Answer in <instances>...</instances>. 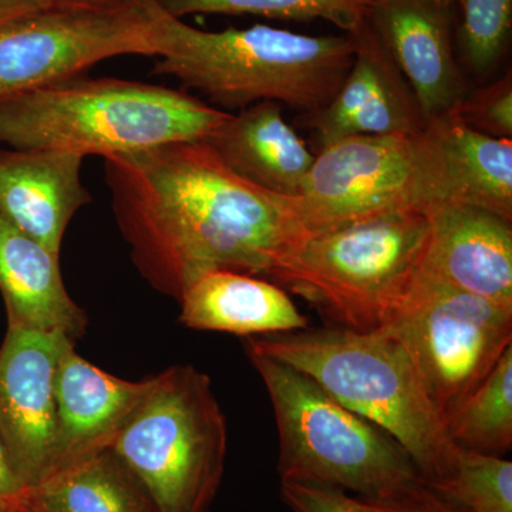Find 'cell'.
Instances as JSON below:
<instances>
[{
	"instance_id": "obj_1",
	"label": "cell",
	"mask_w": 512,
	"mask_h": 512,
	"mask_svg": "<svg viewBox=\"0 0 512 512\" xmlns=\"http://www.w3.org/2000/svg\"><path fill=\"white\" fill-rule=\"evenodd\" d=\"M131 259L148 284L180 301L200 276H266L302 237L286 198L248 183L204 141L104 158Z\"/></svg>"
},
{
	"instance_id": "obj_2",
	"label": "cell",
	"mask_w": 512,
	"mask_h": 512,
	"mask_svg": "<svg viewBox=\"0 0 512 512\" xmlns=\"http://www.w3.org/2000/svg\"><path fill=\"white\" fill-rule=\"evenodd\" d=\"M156 25L160 59L153 73L175 77L225 110L258 101L301 114L318 110L338 92L355 57L348 33L308 36L266 25L208 32L160 6Z\"/></svg>"
},
{
	"instance_id": "obj_3",
	"label": "cell",
	"mask_w": 512,
	"mask_h": 512,
	"mask_svg": "<svg viewBox=\"0 0 512 512\" xmlns=\"http://www.w3.org/2000/svg\"><path fill=\"white\" fill-rule=\"evenodd\" d=\"M229 116L160 84L70 77L0 103V143L103 158L200 141Z\"/></svg>"
},
{
	"instance_id": "obj_4",
	"label": "cell",
	"mask_w": 512,
	"mask_h": 512,
	"mask_svg": "<svg viewBox=\"0 0 512 512\" xmlns=\"http://www.w3.org/2000/svg\"><path fill=\"white\" fill-rule=\"evenodd\" d=\"M247 346L301 370L343 406L393 437L424 483H437L450 470L458 446L412 359L386 330L306 328L249 338Z\"/></svg>"
},
{
	"instance_id": "obj_5",
	"label": "cell",
	"mask_w": 512,
	"mask_h": 512,
	"mask_svg": "<svg viewBox=\"0 0 512 512\" xmlns=\"http://www.w3.org/2000/svg\"><path fill=\"white\" fill-rule=\"evenodd\" d=\"M429 212L407 211L302 235L268 278L298 293L335 326L386 328L419 279Z\"/></svg>"
},
{
	"instance_id": "obj_6",
	"label": "cell",
	"mask_w": 512,
	"mask_h": 512,
	"mask_svg": "<svg viewBox=\"0 0 512 512\" xmlns=\"http://www.w3.org/2000/svg\"><path fill=\"white\" fill-rule=\"evenodd\" d=\"M278 427L281 481L390 500L424 483L409 454L376 424L330 396L301 370L248 348Z\"/></svg>"
},
{
	"instance_id": "obj_7",
	"label": "cell",
	"mask_w": 512,
	"mask_h": 512,
	"mask_svg": "<svg viewBox=\"0 0 512 512\" xmlns=\"http://www.w3.org/2000/svg\"><path fill=\"white\" fill-rule=\"evenodd\" d=\"M302 235L394 212L463 202L433 127L417 134L350 137L320 148L296 197H285Z\"/></svg>"
},
{
	"instance_id": "obj_8",
	"label": "cell",
	"mask_w": 512,
	"mask_h": 512,
	"mask_svg": "<svg viewBox=\"0 0 512 512\" xmlns=\"http://www.w3.org/2000/svg\"><path fill=\"white\" fill-rule=\"evenodd\" d=\"M227 446V421L210 377L184 365L153 377L110 448L157 512H208L224 477Z\"/></svg>"
},
{
	"instance_id": "obj_9",
	"label": "cell",
	"mask_w": 512,
	"mask_h": 512,
	"mask_svg": "<svg viewBox=\"0 0 512 512\" xmlns=\"http://www.w3.org/2000/svg\"><path fill=\"white\" fill-rule=\"evenodd\" d=\"M380 330L406 350L446 421L512 345V308L420 274L396 318Z\"/></svg>"
},
{
	"instance_id": "obj_10",
	"label": "cell",
	"mask_w": 512,
	"mask_h": 512,
	"mask_svg": "<svg viewBox=\"0 0 512 512\" xmlns=\"http://www.w3.org/2000/svg\"><path fill=\"white\" fill-rule=\"evenodd\" d=\"M156 0L104 12L43 9L0 25V103L119 56H158Z\"/></svg>"
},
{
	"instance_id": "obj_11",
	"label": "cell",
	"mask_w": 512,
	"mask_h": 512,
	"mask_svg": "<svg viewBox=\"0 0 512 512\" xmlns=\"http://www.w3.org/2000/svg\"><path fill=\"white\" fill-rule=\"evenodd\" d=\"M72 345L63 333L9 323L0 348V443L26 488L52 473L56 372Z\"/></svg>"
},
{
	"instance_id": "obj_12",
	"label": "cell",
	"mask_w": 512,
	"mask_h": 512,
	"mask_svg": "<svg viewBox=\"0 0 512 512\" xmlns=\"http://www.w3.org/2000/svg\"><path fill=\"white\" fill-rule=\"evenodd\" d=\"M348 35L355 57L338 92L320 109L299 114L296 124L315 134L319 150L350 137L426 130L419 103L370 18Z\"/></svg>"
},
{
	"instance_id": "obj_13",
	"label": "cell",
	"mask_w": 512,
	"mask_h": 512,
	"mask_svg": "<svg viewBox=\"0 0 512 512\" xmlns=\"http://www.w3.org/2000/svg\"><path fill=\"white\" fill-rule=\"evenodd\" d=\"M427 212L430 238L420 274L512 308L511 222L458 201Z\"/></svg>"
},
{
	"instance_id": "obj_14",
	"label": "cell",
	"mask_w": 512,
	"mask_h": 512,
	"mask_svg": "<svg viewBox=\"0 0 512 512\" xmlns=\"http://www.w3.org/2000/svg\"><path fill=\"white\" fill-rule=\"evenodd\" d=\"M370 22L409 83L426 123L451 116L464 99V82L451 42L450 6L376 0Z\"/></svg>"
},
{
	"instance_id": "obj_15",
	"label": "cell",
	"mask_w": 512,
	"mask_h": 512,
	"mask_svg": "<svg viewBox=\"0 0 512 512\" xmlns=\"http://www.w3.org/2000/svg\"><path fill=\"white\" fill-rule=\"evenodd\" d=\"M153 387L127 382L64 350L56 372V441L52 474L107 450Z\"/></svg>"
},
{
	"instance_id": "obj_16",
	"label": "cell",
	"mask_w": 512,
	"mask_h": 512,
	"mask_svg": "<svg viewBox=\"0 0 512 512\" xmlns=\"http://www.w3.org/2000/svg\"><path fill=\"white\" fill-rule=\"evenodd\" d=\"M83 156L59 150H0V217L60 255L64 232L92 201Z\"/></svg>"
},
{
	"instance_id": "obj_17",
	"label": "cell",
	"mask_w": 512,
	"mask_h": 512,
	"mask_svg": "<svg viewBox=\"0 0 512 512\" xmlns=\"http://www.w3.org/2000/svg\"><path fill=\"white\" fill-rule=\"evenodd\" d=\"M218 158L248 183L281 197H296L315 161L308 144L275 101H258L204 138Z\"/></svg>"
},
{
	"instance_id": "obj_18",
	"label": "cell",
	"mask_w": 512,
	"mask_h": 512,
	"mask_svg": "<svg viewBox=\"0 0 512 512\" xmlns=\"http://www.w3.org/2000/svg\"><path fill=\"white\" fill-rule=\"evenodd\" d=\"M181 323L187 328L232 335H279L308 328V316L299 311L281 286L242 272H208L183 293Z\"/></svg>"
},
{
	"instance_id": "obj_19",
	"label": "cell",
	"mask_w": 512,
	"mask_h": 512,
	"mask_svg": "<svg viewBox=\"0 0 512 512\" xmlns=\"http://www.w3.org/2000/svg\"><path fill=\"white\" fill-rule=\"evenodd\" d=\"M0 292L9 323L59 332L76 340L86 330L83 309L64 286L60 255L0 217Z\"/></svg>"
},
{
	"instance_id": "obj_20",
	"label": "cell",
	"mask_w": 512,
	"mask_h": 512,
	"mask_svg": "<svg viewBox=\"0 0 512 512\" xmlns=\"http://www.w3.org/2000/svg\"><path fill=\"white\" fill-rule=\"evenodd\" d=\"M22 512H157L111 448L52 474L26 491Z\"/></svg>"
},
{
	"instance_id": "obj_21",
	"label": "cell",
	"mask_w": 512,
	"mask_h": 512,
	"mask_svg": "<svg viewBox=\"0 0 512 512\" xmlns=\"http://www.w3.org/2000/svg\"><path fill=\"white\" fill-rule=\"evenodd\" d=\"M446 151L463 202L512 222V141L466 126L454 114L429 123Z\"/></svg>"
},
{
	"instance_id": "obj_22",
	"label": "cell",
	"mask_w": 512,
	"mask_h": 512,
	"mask_svg": "<svg viewBox=\"0 0 512 512\" xmlns=\"http://www.w3.org/2000/svg\"><path fill=\"white\" fill-rule=\"evenodd\" d=\"M458 447L503 456L512 446V345L474 392L446 419Z\"/></svg>"
},
{
	"instance_id": "obj_23",
	"label": "cell",
	"mask_w": 512,
	"mask_h": 512,
	"mask_svg": "<svg viewBox=\"0 0 512 512\" xmlns=\"http://www.w3.org/2000/svg\"><path fill=\"white\" fill-rule=\"evenodd\" d=\"M174 18L188 15H254L262 18L332 23L356 32L370 18L376 0H156Z\"/></svg>"
},
{
	"instance_id": "obj_24",
	"label": "cell",
	"mask_w": 512,
	"mask_h": 512,
	"mask_svg": "<svg viewBox=\"0 0 512 512\" xmlns=\"http://www.w3.org/2000/svg\"><path fill=\"white\" fill-rule=\"evenodd\" d=\"M466 512H512V463L458 447L446 476L427 484Z\"/></svg>"
},
{
	"instance_id": "obj_25",
	"label": "cell",
	"mask_w": 512,
	"mask_h": 512,
	"mask_svg": "<svg viewBox=\"0 0 512 512\" xmlns=\"http://www.w3.org/2000/svg\"><path fill=\"white\" fill-rule=\"evenodd\" d=\"M463 8L460 29L464 59L473 72H490L510 39L512 0H457Z\"/></svg>"
},
{
	"instance_id": "obj_26",
	"label": "cell",
	"mask_w": 512,
	"mask_h": 512,
	"mask_svg": "<svg viewBox=\"0 0 512 512\" xmlns=\"http://www.w3.org/2000/svg\"><path fill=\"white\" fill-rule=\"evenodd\" d=\"M454 116L466 126L495 138L512 137L511 72L458 104Z\"/></svg>"
},
{
	"instance_id": "obj_27",
	"label": "cell",
	"mask_w": 512,
	"mask_h": 512,
	"mask_svg": "<svg viewBox=\"0 0 512 512\" xmlns=\"http://www.w3.org/2000/svg\"><path fill=\"white\" fill-rule=\"evenodd\" d=\"M281 497L292 512H377L363 498L315 484L281 481Z\"/></svg>"
},
{
	"instance_id": "obj_28",
	"label": "cell",
	"mask_w": 512,
	"mask_h": 512,
	"mask_svg": "<svg viewBox=\"0 0 512 512\" xmlns=\"http://www.w3.org/2000/svg\"><path fill=\"white\" fill-rule=\"evenodd\" d=\"M365 501L372 505L377 512H466L441 497L426 483L416 485L406 493L390 498V500Z\"/></svg>"
},
{
	"instance_id": "obj_29",
	"label": "cell",
	"mask_w": 512,
	"mask_h": 512,
	"mask_svg": "<svg viewBox=\"0 0 512 512\" xmlns=\"http://www.w3.org/2000/svg\"><path fill=\"white\" fill-rule=\"evenodd\" d=\"M26 491L28 488L20 483L10 466L8 454L0 443V503L5 504L10 512H22Z\"/></svg>"
},
{
	"instance_id": "obj_30",
	"label": "cell",
	"mask_w": 512,
	"mask_h": 512,
	"mask_svg": "<svg viewBox=\"0 0 512 512\" xmlns=\"http://www.w3.org/2000/svg\"><path fill=\"white\" fill-rule=\"evenodd\" d=\"M146 0H47L50 8L77 12H104L140 5Z\"/></svg>"
},
{
	"instance_id": "obj_31",
	"label": "cell",
	"mask_w": 512,
	"mask_h": 512,
	"mask_svg": "<svg viewBox=\"0 0 512 512\" xmlns=\"http://www.w3.org/2000/svg\"><path fill=\"white\" fill-rule=\"evenodd\" d=\"M49 8L47 0H0V25Z\"/></svg>"
},
{
	"instance_id": "obj_32",
	"label": "cell",
	"mask_w": 512,
	"mask_h": 512,
	"mask_svg": "<svg viewBox=\"0 0 512 512\" xmlns=\"http://www.w3.org/2000/svg\"><path fill=\"white\" fill-rule=\"evenodd\" d=\"M417 2L434 3V5L451 6L457 0H417Z\"/></svg>"
},
{
	"instance_id": "obj_33",
	"label": "cell",
	"mask_w": 512,
	"mask_h": 512,
	"mask_svg": "<svg viewBox=\"0 0 512 512\" xmlns=\"http://www.w3.org/2000/svg\"><path fill=\"white\" fill-rule=\"evenodd\" d=\"M0 512H10V510L5 504L0 503Z\"/></svg>"
}]
</instances>
